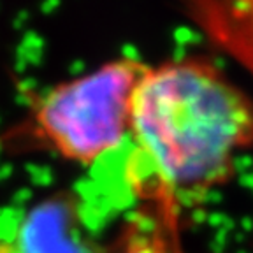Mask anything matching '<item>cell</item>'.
<instances>
[{"label": "cell", "mask_w": 253, "mask_h": 253, "mask_svg": "<svg viewBox=\"0 0 253 253\" xmlns=\"http://www.w3.org/2000/svg\"><path fill=\"white\" fill-rule=\"evenodd\" d=\"M134 183L183 211L225 185L253 148V99L202 56L146 67L132 102Z\"/></svg>", "instance_id": "1"}, {"label": "cell", "mask_w": 253, "mask_h": 253, "mask_svg": "<svg viewBox=\"0 0 253 253\" xmlns=\"http://www.w3.org/2000/svg\"><path fill=\"white\" fill-rule=\"evenodd\" d=\"M146 67L125 56L47 88L32 106L34 135L69 162L95 164L130 135L132 102Z\"/></svg>", "instance_id": "2"}, {"label": "cell", "mask_w": 253, "mask_h": 253, "mask_svg": "<svg viewBox=\"0 0 253 253\" xmlns=\"http://www.w3.org/2000/svg\"><path fill=\"white\" fill-rule=\"evenodd\" d=\"M0 253H93L71 199H47L0 227Z\"/></svg>", "instance_id": "3"}, {"label": "cell", "mask_w": 253, "mask_h": 253, "mask_svg": "<svg viewBox=\"0 0 253 253\" xmlns=\"http://www.w3.org/2000/svg\"><path fill=\"white\" fill-rule=\"evenodd\" d=\"M181 213L174 206L150 202L109 253H185L179 241Z\"/></svg>", "instance_id": "4"}]
</instances>
